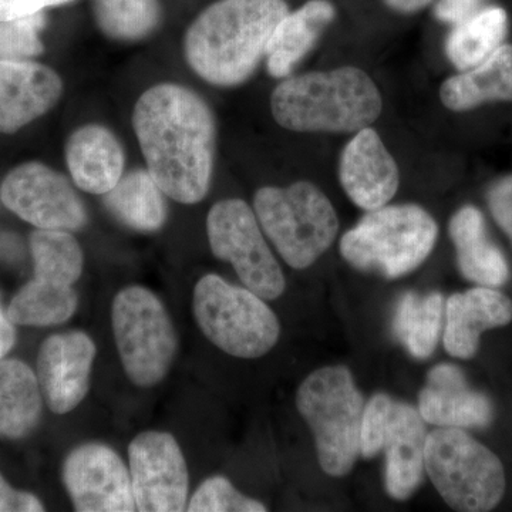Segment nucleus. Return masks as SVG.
Wrapping results in <instances>:
<instances>
[{"label": "nucleus", "mask_w": 512, "mask_h": 512, "mask_svg": "<svg viewBox=\"0 0 512 512\" xmlns=\"http://www.w3.org/2000/svg\"><path fill=\"white\" fill-rule=\"evenodd\" d=\"M134 131L147 171L171 200L197 204L210 190L215 121L200 96L177 84H158L138 99Z\"/></svg>", "instance_id": "obj_1"}, {"label": "nucleus", "mask_w": 512, "mask_h": 512, "mask_svg": "<svg viewBox=\"0 0 512 512\" xmlns=\"http://www.w3.org/2000/svg\"><path fill=\"white\" fill-rule=\"evenodd\" d=\"M264 301L210 274L195 285L192 311L212 345L239 359H258L275 348L281 335L279 320Z\"/></svg>", "instance_id": "obj_7"}, {"label": "nucleus", "mask_w": 512, "mask_h": 512, "mask_svg": "<svg viewBox=\"0 0 512 512\" xmlns=\"http://www.w3.org/2000/svg\"><path fill=\"white\" fill-rule=\"evenodd\" d=\"M190 512H265L266 507L254 498L239 493L225 477L208 478L192 495Z\"/></svg>", "instance_id": "obj_31"}, {"label": "nucleus", "mask_w": 512, "mask_h": 512, "mask_svg": "<svg viewBox=\"0 0 512 512\" xmlns=\"http://www.w3.org/2000/svg\"><path fill=\"white\" fill-rule=\"evenodd\" d=\"M448 231L464 278L488 288H497L508 281L507 259L488 239L483 214L476 207L467 205L458 210L451 218Z\"/></svg>", "instance_id": "obj_21"}, {"label": "nucleus", "mask_w": 512, "mask_h": 512, "mask_svg": "<svg viewBox=\"0 0 512 512\" xmlns=\"http://www.w3.org/2000/svg\"><path fill=\"white\" fill-rule=\"evenodd\" d=\"M63 483L76 511H137L130 468L104 444L87 443L70 451L63 464Z\"/></svg>", "instance_id": "obj_13"}, {"label": "nucleus", "mask_w": 512, "mask_h": 512, "mask_svg": "<svg viewBox=\"0 0 512 512\" xmlns=\"http://www.w3.org/2000/svg\"><path fill=\"white\" fill-rule=\"evenodd\" d=\"M384 2L397 12L412 13L426 8L433 0H384Z\"/></svg>", "instance_id": "obj_39"}, {"label": "nucleus", "mask_w": 512, "mask_h": 512, "mask_svg": "<svg viewBox=\"0 0 512 512\" xmlns=\"http://www.w3.org/2000/svg\"><path fill=\"white\" fill-rule=\"evenodd\" d=\"M131 485L140 512L187 510L190 474L180 444L164 431H144L128 446Z\"/></svg>", "instance_id": "obj_11"}, {"label": "nucleus", "mask_w": 512, "mask_h": 512, "mask_svg": "<svg viewBox=\"0 0 512 512\" xmlns=\"http://www.w3.org/2000/svg\"><path fill=\"white\" fill-rule=\"evenodd\" d=\"M483 2L484 0H439L434 13L441 22L456 26L476 15Z\"/></svg>", "instance_id": "obj_37"}, {"label": "nucleus", "mask_w": 512, "mask_h": 512, "mask_svg": "<svg viewBox=\"0 0 512 512\" xmlns=\"http://www.w3.org/2000/svg\"><path fill=\"white\" fill-rule=\"evenodd\" d=\"M92 3L97 25L111 39H143L160 23L158 0H92Z\"/></svg>", "instance_id": "obj_30"}, {"label": "nucleus", "mask_w": 512, "mask_h": 512, "mask_svg": "<svg viewBox=\"0 0 512 512\" xmlns=\"http://www.w3.org/2000/svg\"><path fill=\"white\" fill-rule=\"evenodd\" d=\"M59 74L43 64L0 60V133H15L46 114L62 96Z\"/></svg>", "instance_id": "obj_16"}, {"label": "nucleus", "mask_w": 512, "mask_h": 512, "mask_svg": "<svg viewBox=\"0 0 512 512\" xmlns=\"http://www.w3.org/2000/svg\"><path fill=\"white\" fill-rule=\"evenodd\" d=\"M272 116L296 133H357L370 127L383 110L382 94L359 67L292 77L271 96Z\"/></svg>", "instance_id": "obj_3"}, {"label": "nucleus", "mask_w": 512, "mask_h": 512, "mask_svg": "<svg viewBox=\"0 0 512 512\" xmlns=\"http://www.w3.org/2000/svg\"><path fill=\"white\" fill-rule=\"evenodd\" d=\"M207 234L212 254L234 266L249 291L265 301H275L285 292L284 272L247 202L237 198L217 202L208 214Z\"/></svg>", "instance_id": "obj_10"}, {"label": "nucleus", "mask_w": 512, "mask_h": 512, "mask_svg": "<svg viewBox=\"0 0 512 512\" xmlns=\"http://www.w3.org/2000/svg\"><path fill=\"white\" fill-rule=\"evenodd\" d=\"M512 320V302L504 293L478 286L454 293L446 303L444 348L448 355L470 359L476 355L481 333L501 328Z\"/></svg>", "instance_id": "obj_19"}, {"label": "nucleus", "mask_w": 512, "mask_h": 512, "mask_svg": "<svg viewBox=\"0 0 512 512\" xmlns=\"http://www.w3.org/2000/svg\"><path fill=\"white\" fill-rule=\"evenodd\" d=\"M284 0H220L204 10L185 36V56L201 79L238 86L255 72L282 19Z\"/></svg>", "instance_id": "obj_2"}, {"label": "nucleus", "mask_w": 512, "mask_h": 512, "mask_svg": "<svg viewBox=\"0 0 512 512\" xmlns=\"http://www.w3.org/2000/svg\"><path fill=\"white\" fill-rule=\"evenodd\" d=\"M507 33V13L501 8L478 10L464 22L458 23L448 36L446 53L457 69H473L503 43Z\"/></svg>", "instance_id": "obj_26"}, {"label": "nucleus", "mask_w": 512, "mask_h": 512, "mask_svg": "<svg viewBox=\"0 0 512 512\" xmlns=\"http://www.w3.org/2000/svg\"><path fill=\"white\" fill-rule=\"evenodd\" d=\"M339 180L350 201L365 211L389 204L399 190L400 171L373 128L357 131L340 157Z\"/></svg>", "instance_id": "obj_15"}, {"label": "nucleus", "mask_w": 512, "mask_h": 512, "mask_svg": "<svg viewBox=\"0 0 512 512\" xmlns=\"http://www.w3.org/2000/svg\"><path fill=\"white\" fill-rule=\"evenodd\" d=\"M96 345L87 333L72 330L50 336L37 356L43 399L56 414L73 412L90 389Z\"/></svg>", "instance_id": "obj_14"}, {"label": "nucleus", "mask_w": 512, "mask_h": 512, "mask_svg": "<svg viewBox=\"0 0 512 512\" xmlns=\"http://www.w3.org/2000/svg\"><path fill=\"white\" fill-rule=\"evenodd\" d=\"M488 205L495 221L512 239V177H505L488 192Z\"/></svg>", "instance_id": "obj_34"}, {"label": "nucleus", "mask_w": 512, "mask_h": 512, "mask_svg": "<svg viewBox=\"0 0 512 512\" xmlns=\"http://www.w3.org/2000/svg\"><path fill=\"white\" fill-rule=\"evenodd\" d=\"M43 394L35 372L16 359H0V437L22 439L42 416Z\"/></svg>", "instance_id": "obj_24"}, {"label": "nucleus", "mask_w": 512, "mask_h": 512, "mask_svg": "<svg viewBox=\"0 0 512 512\" xmlns=\"http://www.w3.org/2000/svg\"><path fill=\"white\" fill-rule=\"evenodd\" d=\"M79 306L73 286L62 288L32 279L10 302L8 318L13 325L55 326L67 322Z\"/></svg>", "instance_id": "obj_29"}, {"label": "nucleus", "mask_w": 512, "mask_h": 512, "mask_svg": "<svg viewBox=\"0 0 512 512\" xmlns=\"http://www.w3.org/2000/svg\"><path fill=\"white\" fill-rule=\"evenodd\" d=\"M393 402L387 394L377 393L366 403L360 429V454L363 457L373 458L382 453Z\"/></svg>", "instance_id": "obj_33"}, {"label": "nucleus", "mask_w": 512, "mask_h": 512, "mask_svg": "<svg viewBox=\"0 0 512 512\" xmlns=\"http://www.w3.org/2000/svg\"><path fill=\"white\" fill-rule=\"evenodd\" d=\"M43 510L45 507L35 495L13 490L0 476V512H39Z\"/></svg>", "instance_id": "obj_36"}, {"label": "nucleus", "mask_w": 512, "mask_h": 512, "mask_svg": "<svg viewBox=\"0 0 512 512\" xmlns=\"http://www.w3.org/2000/svg\"><path fill=\"white\" fill-rule=\"evenodd\" d=\"M437 235L436 220L419 205H384L367 211L343 235L339 249L353 268L397 279L429 258Z\"/></svg>", "instance_id": "obj_4"}, {"label": "nucleus", "mask_w": 512, "mask_h": 512, "mask_svg": "<svg viewBox=\"0 0 512 512\" xmlns=\"http://www.w3.org/2000/svg\"><path fill=\"white\" fill-rule=\"evenodd\" d=\"M419 413L437 427H485L493 420V404L483 393L468 386L460 367L437 365L427 375L419 394Z\"/></svg>", "instance_id": "obj_18"}, {"label": "nucleus", "mask_w": 512, "mask_h": 512, "mask_svg": "<svg viewBox=\"0 0 512 512\" xmlns=\"http://www.w3.org/2000/svg\"><path fill=\"white\" fill-rule=\"evenodd\" d=\"M0 198L37 229L77 231L87 224L83 201L62 174L40 163L19 165L0 187Z\"/></svg>", "instance_id": "obj_12"}, {"label": "nucleus", "mask_w": 512, "mask_h": 512, "mask_svg": "<svg viewBox=\"0 0 512 512\" xmlns=\"http://www.w3.org/2000/svg\"><path fill=\"white\" fill-rule=\"evenodd\" d=\"M45 26L43 13L0 22V57L18 60L20 57H32L43 52L39 40V30Z\"/></svg>", "instance_id": "obj_32"}, {"label": "nucleus", "mask_w": 512, "mask_h": 512, "mask_svg": "<svg viewBox=\"0 0 512 512\" xmlns=\"http://www.w3.org/2000/svg\"><path fill=\"white\" fill-rule=\"evenodd\" d=\"M365 406L346 366L320 367L299 386L296 407L311 427L320 467L328 476H346L355 466Z\"/></svg>", "instance_id": "obj_5"}, {"label": "nucleus", "mask_w": 512, "mask_h": 512, "mask_svg": "<svg viewBox=\"0 0 512 512\" xmlns=\"http://www.w3.org/2000/svg\"><path fill=\"white\" fill-rule=\"evenodd\" d=\"M16 333L13 323L0 309V359H3L15 345Z\"/></svg>", "instance_id": "obj_38"}, {"label": "nucleus", "mask_w": 512, "mask_h": 512, "mask_svg": "<svg viewBox=\"0 0 512 512\" xmlns=\"http://www.w3.org/2000/svg\"><path fill=\"white\" fill-rule=\"evenodd\" d=\"M111 328L121 365L136 386L163 382L178 352L173 320L156 293L127 286L111 303Z\"/></svg>", "instance_id": "obj_9"}, {"label": "nucleus", "mask_w": 512, "mask_h": 512, "mask_svg": "<svg viewBox=\"0 0 512 512\" xmlns=\"http://www.w3.org/2000/svg\"><path fill=\"white\" fill-rule=\"evenodd\" d=\"M66 161L74 184L89 194L106 195L123 177V148L106 127L74 131L66 144Z\"/></svg>", "instance_id": "obj_20"}, {"label": "nucleus", "mask_w": 512, "mask_h": 512, "mask_svg": "<svg viewBox=\"0 0 512 512\" xmlns=\"http://www.w3.org/2000/svg\"><path fill=\"white\" fill-rule=\"evenodd\" d=\"M447 109L466 111L485 101H512V46H500L483 63L450 77L441 86Z\"/></svg>", "instance_id": "obj_23"}, {"label": "nucleus", "mask_w": 512, "mask_h": 512, "mask_svg": "<svg viewBox=\"0 0 512 512\" xmlns=\"http://www.w3.org/2000/svg\"><path fill=\"white\" fill-rule=\"evenodd\" d=\"M254 211L266 237L295 269H306L325 254L339 232V218L325 192L308 181L288 188L264 187Z\"/></svg>", "instance_id": "obj_6"}, {"label": "nucleus", "mask_w": 512, "mask_h": 512, "mask_svg": "<svg viewBox=\"0 0 512 512\" xmlns=\"http://www.w3.org/2000/svg\"><path fill=\"white\" fill-rule=\"evenodd\" d=\"M426 421L410 404L393 402L384 434V488L390 497L404 501L423 481Z\"/></svg>", "instance_id": "obj_17"}, {"label": "nucleus", "mask_w": 512, "mask_h": 512, "mask_svg": "<svg viewBox=\"0 0 512 512\" xmlns=\"http://www.w3.org/2000/svg\"><path fill=\"white\" fill-rule=\"evenodd\" d=\"M335 15L328 0H311L296 12L288 13L266 47L269 74L276 79L288 77L293 67L311 52Z\"/></svg>", "instance_id": "obj_22"}, {"label": "nucleus", "mask_w": 512, "mask_h": 512, "mask_svg": "<svg viewBox=\"0 0 512 512\" xmlns=\"http://www.w3.org/2000/svg\"><path fill=\"white\" fill-rule=\"evenodd\" d=\"M443 296L433 292L424 298L409 292L402 296L393 318V332L414 359L433 355L443 319Z\"/></svg>", "instance_id": "obj_27"}, {"label": "nucleus", "mask_w": 512, "mask_h": 512, "mask_svg": "<svg viewBox=\"0 0 512 512\" xmlns=\"http://www.w3.org/2000/svg\"><path fill=\"white\" fill-rule=\"evenodd\" d=\"M164 192L150 173L131 171L104 197L117 220L140 232L158 231L167 221Z\"/></svg>", "instance_id": "obj_25"}, {"label": "nucleus", "mask_w": 512, "mask_h": 512, "mask_svg": "<svg viewBox=\"0 0 512 512\" xmlns=\"http://www.w3.org/2000/svg\"><path fill=\"white\" fill-rule=\"evenodd\" d=\"M424 468L441 498L453 510L491 511L505 493L500 458L457 427H437L427 434Z\"/></svg>", "instance_id": "obj_8"}, {"label": "nucleus", "mask_w": 512, "mask_h": 512, "mask_svg": "<svg viewBox=\"0 0 512 512\" xmlns=\"http://www.w3.org/2000/svg\"><path fill=\"white\" fill-rule=\"evenodd\" d=\"M30 251L36 281L69 288L82 276L83 251L69 231L37 229L30 237Z\"/></svg>", "instance_id": "obj_28"}, {"label": "nucleus", "mask_w": 512, "mask_h": 512, "mask_svg": "<svg viewBox=\"0 0 512 512\" xmlns=\"http://www.w3.org/2000/svg\"><path fill=\"white\" fill-rule=\"evenodd\" d=\"M73 0H0V22L36 15L52 6L66 5Z\"/></svg>", "instance_id": "obj_35"}]
</instances>
